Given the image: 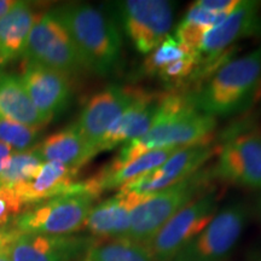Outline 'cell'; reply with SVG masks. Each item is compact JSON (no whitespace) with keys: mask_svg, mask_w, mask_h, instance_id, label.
Segmentation results:
<instances>
[{"mask_svg":"<svg viewBox=\"0 0 261 261\" xmlns=\"http://www.w3.org/2000/svg\"><path fill=\"white\" fill-rule=\"evenodd\" d=\"M215 117L200 112L190 97L165 93L154 125L140 138L121 146L116 163H126L139 156L165 148H181L211 142L215 128Z\"/></svg>","mask_w":261,"mask_h":261,"instance_id":"obj_1","label":"cell"},{"mask_svg":"<svg viewBox=\"0 0 261 261\" xmlns=\"http://www.w3.org/2000/svg\"><path fill=\"white\" fill-rule=\"evenodd\" d=\"M69 32L85 70L109 76L122 62L121 31L113 16L99 8L75 3L55 9Z\"/></svg>","mask_w":261,"mask_h":261,"instance_id":"obj_2","label":"cell"},{"mask_svg":"<svg viewBox=\"0 0 261 261\" xmlns=\"http://www.w3.org/2000/svg\"><path fill=\"white\" fill-rule=\"evenodd\" d=\"M261 84V47L228 61L202 89L190 97L198 110L211 116H230L253 102Z\"/></svg>","mask_w":261,"mask_h":261,"instance_id":"obj_3","label":"cell"},{"mask_svg":"<svg viewBox=\"0 0 261 261\" xmlns=\"http://www.w3.org/2000/svg\"><path fill=\"white\" fill-rule=\"evenodd\" d=\"M212 178V172L202 168L177 184L145 195L144 200L130 213L126 240L143 246L148 243L179 211L210 191L207 188Z\"/></svg>","mask_w":261,"mask_h":261,"instance_id":"obj_4","label":"cell"},{"mask_svg":"<svg viewBox=\"0 0 261 261\" xmlns=\"http://www.w3.org/2000/svg\"><path fill=\"white\" fill-rule=\"evenodd\" d=\"M97 198L83 190L39 202L25 208L12 227L19 233L27 234H73L85 227Z\"/></svg>","mask_w":261,"mask_h":261,"instance_id":"obj_5","label":"cell"},{"mask_svg":"<svg viewBox=\"0 0 261 261\" xmlns=\"http://www.w3.org/2000/svg\"><path fill=\"white\" fill-rule=\"evenodd\" d=\"M112 6L117 25L144 56L168 37L174 22L175 3L167 0H125Z\"/></svg>","mask_w":261,"mask_h":261,"instance_id":"obj_6","label":"cell"},{"mask_svg":"<svg viewBox=\"0 0 261 261\" xmlns=\"http://www.w3.org/2000/svg\"><path fill=\"white\" fill-rule=\"evenodd\" d=\"M24 61L63 73L67 76L85 70L69 32L55 10L41 15L33 27Z\"/></svg>","mask_w":261,"mask_h":261,"instance_id":"obj_7","label":"cell"},{"mask_svg":"<svg viewBox=\"0 0 261 261\" xmlns=\"http://www.w3.org/2000/svg\"><path fill=\"white\" fill-rule=\"evenodd\" d=\"M218 196L210 190L197 197L161 227L144 244L154 261H172L180 250L200 234L218 212Z\"/></svg>","mask_w":261,"mask_h":261,"instance_id":"obj_8","label":"cell"},{"mask_svg":"<svg viewBox=\"0 0 261 261\" xmlns=\"http://www.w3.org/2000/svg\"><path fill=\"white\" fill-rule=\"evenodd\" d=\"M248 218L249 212L242 202L226 205L172 261H224L242 236Z\"/></svg>","mask_w":261,"mask_h":261,"instance_id":"obj_9","label":"cell"},{"mask_svg":"<svg viewBox=\"0 0 261 261\" xmlns=\"http://www.w3.org/2000/svg\"><path fill=\"white\" fill-rule=\"evenodd\" d=\"M213 177L238 187L261 189V133H241L219 151Z\"/></svg>","mask_w":261,"mask_h":261,"instance_id":"obj_10","label":"cell"},{"mask_svg":"<svg viewBox=\"0 0 261 261\" xmlns=\"http://www.w3.org/2000/svg\"><path fill=\"white\" fill-rule=\"evenodd\" d=\"M211 142L178 148L161 166L127 182L119 190L149 195L184 180L202 169V166L219 149Z\"/></svg>","mask_w":261,"mask_h":261,"instance_id":"obj_11","label":"cell"},{"mask_svg":"<svg viewBox=\"0 0 261 261\" xmlns=\"http://www.w3.org/2000/svg\"><path fill=\"white\" fill-rule=\"evenodd\" d=\"M136 93L137 89L132 87L109 85L94 93L81 110L79 120L75 125L97 154L99 142L113 123L133 102Z\"/></svg>","mask_w":261,"mask_h":261,"instance_id":"obj_12","label":"cell"},{"mask_svg":"<svg viewBox=\"0 0 261 261\" xmlns=\"http://www.w3.org/2000/svg\"><path fill=\"white\" fill-rule=\"evenodd\" d=\"M94 243L93 238L75 234L19 233L10 246L8 255L12 261H74Z\"/></svg>","mask_w":261,"mask_h":261,"instance_id":"obj_13","label":"cell"},{"mask_svg":"<svg viewBox=\"0 0 261 261\" xmlns=\"http://www.w3.org/2000/svg\"><path fill=\"white\" fill-rule=\"evenodd\" d=\"M19 79L32 102L47 121L63 112L70 102L69 76L63 73L24 61Z\"/></svg>","mask_w":261,"mask_h":261,"instance_id":"obj_14","label":"cell"},{"mask_svg":"<svg viewBox=\"0 0 261 261\" xmlns=\"http://www.w3.org/2000/svg\"><path fill=\"white\" fill-rule=\"evenodd\" d=\"M165 93H151L137 89L133 102L108 129L98 145V154L140 138L154 125Z\"/></svg>","mask_w":261,"mask_h":261,"instance_id":"obj_15","label":"cell"},{"mask_svg":"<svg viewBox=\"0 0 261 261\" xmlns=\"http://www.w3.org/2000/svg\"><path fill=\"white\" fill-rule=\"evenodd\" d=\"M260 8L261 2L240 0L237 8L220 24L205 33L198 50L200 63L205 60H214L240 39L259 32Z\"/></svg>","mask_w":261,"mask_h":261,"instance_id":"obj_16","label":"cell"},{"mask_svg":"<svg viewBox=\"0 0 261 261\" xmlns=\"http://www.w3.org/2000/svg\"><path fill=\"white\" fill-rule=\"evenodd\" d=\"M79 171L58 162H44L32 180L14 190L27 208L58 196L85 190L84 181H77Z\"/></svg>","mask_w":261,"mask_h":261,"instance_id":"obj_17","label":"cell"},{"mask_svg":"<svg viewBox=\"0 0 261 261\" xmlns=\"http://www.w3.org/2000/svg\"><path fill=\"white\" fill-rule=\"evenodd\" d=\"M144 197L145 195L119 190L115 196L93 205L85 227L97 237L112 240L126 238L129 230L130 213Z\"/></svg>","mask_w":261,"mask_h":261,"instance_id":"obj_18","label":"cell"},{"mask_svg":"<svg viewBox=\"0 0 261 261\" xmlns=\"http://www.w3.org/2000/svg\"><path fill=\"white\" fill-rule=\"evenodd\" d=\"M177 149L165 148L151 150L126 163H116L112 160L93 177L84 181L85 190L98 197L106 191L121 189L127 182L135 180L140 175L161 166Z\"/></svg>","mask_w":261,"mask_h":261,"instance_id":"obj_19","label":"cell"},{"mask_svg":"<svg viewBox=\"0 0 261 261\" xmlns=\"http://www.w3.org/2000/svg\"><path fill=\"white\" fill-rule=\"evenodd\" d=\"M34 148L44 162H58L76 169L84 167L97 155L75 123L52 133Z\"/></svg>","mask_w":261,"mask_h":261,"instance_id":"obj_20","label":"cell"},{"mask_svg":"<svg viewBox=\"0 0 261 261\" xmlns=\"http://www.w3.org/2000/svg\"><path fill=\"white\" fill-rule=\"evenodd\" d=\"M41 15L28 2H17L0 18V55L6 63L24 56L34 24Z\"/></svg>","mask_w":261,"mask_h":261,"instance_id":"obj_21","label":"cell"},{"mask_svg":"<svg viewBox=\"0 0 261 261\" xmlns=\"http://www.w3.org/2000/svg\"><path fill=\"white\" fill-rule=\"evenodd\" d=\"M0 119L41 128L48 122L32 102L19 76L0 73Z\"/></svg>","mask_w":261,"mask_h":261,"instance_id":"obj_22","label":"cell"},{"mask_svg":"<svg viewBox=\"0 0 261 261\" xmlns=\"http://www.w3.org/2000/svg\"><path fill=\"white\" fill-rule=\"evenodd\" d=\"M80 261H154L143 244L126 238L94 243Z\"/></svg>","mask_w":261,"mask_h":261,"instance_id":"obj_23","label":"cell"},{"mask_svg":"<svg viewBox=\"0 0 261 261\" xmlns=\"http://www.w3.org/2000/svg\"><path fill=\"white\" fill-rule=\"evenodd\" d=\"M44 163L35 148L27 151L14 152L9 165L0 174V187L14 189L35 177Z\"/></svg>","mask_w":261,"mask_h":261,"instance_id":"obj_24","label":"cell"},{"mask_svg":"<svg viewBox=\"0 0 261 261\" xmlns=\"http://www.w3.org/2000/svg\"><path fill=\"white\" fill-rule=\"evenodd\" d=\"M189 54H194V52H191L189 48L185 47L175 38V35H168L158 47L154 48L146 56L144 65H143L145 74L156 76V74L163 69V68L167 67L173 62L185 57Z\"/></svg>","mask_w":261,"mask_h":261,"instance_id":"obj_25","label":"cell"},{"mask_svg":"<svg viewBox=\"0 0 261 261\" xmlns=\"http://www.w3.org/2000/svg\"><path fill=\"white\" fill-rule=\"evenodd\" d=\"M41 128L0 119V142L9 145L15 152L34 148Z\"/></svg>","mask_w":261,"mask_h":261,"instance_id":"obj_26","label":"cell"},{"mask_svg":"<svg viewBox=\"0 0 261 261\" xmlns=\"http://www.w3.org/2000/svg\"><path fill=\"white\" fill-rule=\"evenodd\" d=\"M24 210L25 205L14 189L0 187V230L14 224Z\"/></svg>","mask_w":261,"mask_h":261,"instance_id":"obj_27","label":"cell"},{"mask_svg":"<svg viewBox=\"0 0 261 261\" xmlns=\"http://www.w3.org/2000/svg\"><path fill=\"white\" fill-rule=\"evenodd\" d=\"M227 16L228 15L215 14V12L208 11V10L197 5V3H194V4L189 8L188 12L185 14L184 18H182L180 23L196 25V27L205 29H212L217 27L218 24H220Z\"/></svg>","mask_w":261,"mask_h":261,"instance_id":"obj_28","label":"cell"},{"mask_svg":"<svg viewBox=\"0 0 261 261\" xmlns=\"http://www.w3.org/2000/svg\"><path fill=\"white\" fill-rule=\"evenodd\" d=\"M196 3L208 11L215 12V14L230 15L240 4V0H198Z\"/></svg>","mask_w":261,"mask_h":261,"instance_id":"obj_29","label":"cell"},{"mask_svg":"<svg viewBox=\"0 0 261 261\" xmlns=\"http://www.w3.org/2000/svg\"><path fill=\"white\" fill-rule=\"evenodd\" d=\"M14 150L10 148L9 145L4 144V143L0 142V174H2L3 171L8 167L10 158L14 154Z\"/></svg>","mask_w":261,"mask_h":261,"instance_id":"obj_30","label":"cell"},{"mask_svg":"<svg viewBox=\"0 0 261 261\" xmlns=\"http://www.w3.org/2000/svg\"><path fill=\"white\" fill-rule=\"evenodd\" d=\"M16 3H17V0H0V18L14 8Z\"/></svg>","mask_w":261,"mask_h":261,"instance_id":"obj_31","label":"cell"},{"mask_svg":"<svg viewBox=\"0 0 261 261\" xmlns=\"http://www.w3.org/2000/svg\"><path fill=\"white\" fill-rule=\"evenodd\" d=\"M5 64H6L5 60H4V58H3L2 55H0V73H2V71H3V68L5 67Z\"/></svg>","mask_w":261,"mask_h":261,"instance_id":"obj_32","label":"cell"},{"mask_svg":"<svg viewBox=\"0 0 261 261\" xmlns=\"http://www.w3.org/2000/svg\"><path fill=\"white\" fill-rule=\"evenodd\" d=\"M0 261H12L8 254H0Z\"/></svg>","mask_w":261,"mask_h":261,"instance_id":"obj_33","label":"cell"},{"mask_svg":"<svg viewBox=\"0 0 261 261\" xmlns=\"http://www.w3.org/2000/svg\"><path fill=\"white\" fill-rule=\"evenodd\" d=\"M257 214H259V218L261 219V196L259 201H257Z\"/></svg>","mask_w":261,"mask_h":261,"instance_id":"obj_34","label":"cell"}]
</instances>
